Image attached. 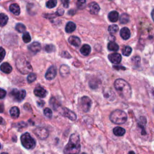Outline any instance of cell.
Segmentation results:
<instances>
[{"instance_id": "obj_18", "label": "cell", "mask_w": 154, "mask_h": 154, "mask_svg": "<svg viewBox=\"0 0 154 154\" xmlns=\"http://www.w3.org/2000/svg\"><path fill=\"white\" fill-rule=\"evenodd\" d=\"M10 11L15 15H19L20 14V7L18 4H12L9 7Z\"/></svg>"}, {"instance_id": "obj_16", "label": "cell", "mask_w": 154, "mask_h": 154, "mask_svg": "<svg viewBox=\"0 0 154 154\" xmlns=\"http://www.w3.org/2000/svg\"><path fill=\"white\" fill-rule=\"evenodd\" d=\"M120 35L123 39L128 40L131 36V32L128 28L123 27L120 31Z\"/></svg>"}, {"instance_id": "obj_11", "label": "cell", "mask_w": 154, "mask_h": 154, "mask_svg": "<svg viewBox=\"0 0 154 154\" xmlns=\"http://www.w3.org/2000/svg\"><path fill=\"white\" fill-rule=\"evenodd\" d=\"M108 58L109 60L114 64H119L121 63L122 60V56L119 53H113L109 54Z\"/></svg>"}, {"instance_id": "obj_35", "label": "cell", "mask_w": 154, "mask_h": 154, "mask_svg": "<svg viewBox=\"0 0 154 154\" xmlns=\"http://www.w3.org/2000/svg\"><path fill=\"white\" fill-rule=\"evenodd\" d=\"M44 114L46 117H47L48 118H52L53 117V112H52V110H51L50 108H46L44 111Z\"/></svg>"}, {"instance_id": "obj_6", "label": "cell", "mask_w": 154, "mask_h": 154, "mask_svg": "<svg viewBox=\"0 0 154 154\" xmlns=\"http://www.w3.org/2000/svg\"><path fill=\"white\" fill-rule=\"evenodd\" d=\"M11 96L16 102H21L24 100L25 96H26V91L24 90H18L13 89L10 93Z\"/></svg>"}, {"instance_id": "obj_3", "label": "cell", "mask_w": 154, "mask_h": 154, "mask_svg": "<svg viewBox=\"0 0 154 154\" xmlns=\"http://www.w3.org/2000/svg\"><path fill=\"white\" fill-rule=\"evenodd\" d=\"M17 69L22 74H28L33 71V67L30 63L24 57L18 58L16 61Z\"/></svg>"}, {"instance_id": "obj_20", "label": "cell", "mask_w": 154, "mask_h": 154, "mask_svg": "<svg viewBox=\"0 0 154 154\" xmlns=\"http://www.w3.org/2000/svg\"><path fill=\"white\" fill-rule=\"evenodd\" d=\"M90 52H91V47L90 45H87V44L84 45L80 49V53L83 55H85V56L89 55Z\"/></svg>"}, {"instance_id": "obj_40", "label": "cell", "mask_w": 154, "mask_h": 154, "mask_svg": "<svg viewBox=\"0 0 154 154\" xmlns=\"http://www.w3.org/2000/svg\"><path fill=\"white\" fill-rule=\"evenodd\" d=\"M132 61L134 63L136 64V65H139L140 63V57H134L132 59Z\"/></svg>"}, {"instance_id": "obj_42", "label": "cell", "mask_w": 154, "mask_h": 154, "mask_svg": "<svg viewBox=\"0 0 154 154\" xmlns=\"http://www.w3.org/2000/svg\"><path fill=\"white\" fill-rule=\"evenodd\" d=\"M62 56L63 57L67 58H71V55L69 53H68L67 52H63L62 55Z\"/></svg>"}, {"instance_id": "obj_51", "label": "cell", "mask_w": 154, "mask_h": 154, "mask_svg": "<svg viewBox=\"0 0 154 154\" xmlns=\"http://www.w3.org/2000/svg\"><path fill=\"white\" fill-rule=\"evenodd\" d=\"M0 149H1V144H0Z\"/></svg>"}, {"instance_id": "obj_41", "label": "cell", "mask_w": 154, "mask_h": 154, "mask_svg": "<svg viewBox=\"0 0 154 154\" xmlns=\"http://www.w3.org/2000/svg\"><path fill=\"white\" fill-rule=\"evenodd\" d=\"M61 1L63 4V6L65 8H67L68 7H69V4L70 0H61Z\"/></svg>"}, {"instance_id": "obj_19", "label": "cell", "mask_w": 154, "mask_h": 154, "mask_svg": "<svg viewBox=\"0 0 154 154\" xmlns=\"http://www.w3.org/2000/svg\"><path fill=\"white\" fill-rule=\"evenodd\" d=\"M76 29V25L73 22H68L65 27V31L67 33H71L74 32Z\"/></svg>"}, {"instance_id": "obj_50", "label": "cell", "mask_w": 154, "mask_h": 154, "mask_svg": "<svg viewBox=\"0 0 154 154\" xmlns=\"http://www.w3.org/2000/svg\"><path fill=\"white\" fill-rule=\"evenodd\" d=\"M81 154H87V153H82Z\"/></svg>"}, {"instance_id": "obj_29", "label": "cell", "mask_w": 154, "mask_h": 154, "mask_svg": "<svg viewBox=\"0 0 154 154\" xmlns=\"http://www.w3.org/2000/svg\"><path fill=\"white\" fill-rule=\"evenodd\" d=\"M108 30L110 34L113 35V34L116 33L119 31V27L117 25H115V24L111 25L108 27Z\"/></svg>"}, {"instance_id": "obj_10", "label": "cell", "mask_w": 154, "mask_h": 154, "mask_svg": "<svg viewBox=\"0 0 154 154\" xmlns=\"http://www.w3.org/2000/svg\"><path fill=\"white\" fill-rule=\"evenodd\" d=\"M57 75V69L56 67L54 66H51L48 69L46 74L45 78L48 80H52L55 78V77Z\"/></svg>"}, {"instance_id": "obj_25", "label": "cell", "mask_w": 154, "mask_h": 154, "mask_svg": "<svg viewBox=\"0 0 154 154\" xmlns=\"http://www.w3.org/2000/svg\"><path fill=\"white\" fill-rule=\"evenodd\" d=\"M108 49L111 51H117L119 49V46L114 42H110L107 46Z\"/></svg>"}, {"instance_id": "obj_7", "label": "cell", "mask_w": 154, "mask_h": 154, "mask_svg": "<svg viewBox=\"0 0 154 154\" xmlns=\"http://www.w3.org/2000/svg\"><path fill=\"white\" fill-rule=\"evenodd\" d=\"M92 104L91 99L87 96H83L80 100V107L84 112H87Z\"/></svg>"}, {"instance_id": "obj_49", "label": "cell", "mask_w": 154, "mask_h": 154, "mask_svg": "<svg viewBox=\"0 0 154 154\" xmlns=\"http://www.w3.org/2000/svg\"><path fill=\"white\" fill-rule=\"evenodd\" d=\"M1 154H8V153H5V152H3V153H2Z\"/></svg>"}, {"instance_id": "obj_17", "label": "cell", "mask_w": 154, "mask_h": 154, "mask_svg": "<svg viewBox=\"0 0 154 154\" xmlns=\"http://www.w3.org/2000/svg\"><path fill=\"white\" fill-rule=\"evenodd\" d=\"M0 70L5 74H10L12 71V67L8 63H4L0 66Z\"/></svg>"}, {"instance_id": "obj_34", "label": "cell", "mask_w": 154, "mask_h": 154, "mask_svg": "<svg viewBox=\"0 0 154 154\" xmlns=\"http://www.w3.org/2000/svg\"><path fill=\"white\" fill-rule=\"evenodd\" d=\"M36 78H37V76L35 74L31 73L28 75V76L27 77V81L30 84L32 83L33 82H34L36 80Z\"/></svg>"}, {"instance_id": "obj_32", "label": "cell", "mask_w": 154, "mask_h": 154, "mask_svg": "<svg viewBox=\"0 0 154 154\" xmlns=\"http://www.w3.org/2000/svg\"><path fill=\"white\" fill-rule=\"evenodd\" d=\"M22 39H23V41L25 43H26V44H28V43H29L31 40V36L30 35L29 33H28V32L24 33V35L22 36Z\"/></svg>"}, {"instance_id": "obj_37", "label": "cell", "mask_w": 154, "mask_h": 154, "mask_svg": "<svg viewBox=\"0 0 154 154\" xmlns=\"http://www.w3.org/2000/svg\"><path fill=\"white\" fill-rule=\"evenodd\" d=\"M6 55V51L2 47L0 48V62H1Z\"/></svg>"}, {"instance_id": "obj_5", "label": "cell", "mask_w": 154, "mask_h": 154, "mask_svg": "<svg viewBox=\"0 0 154 154\" xmlns=\"http://www.w3.org/2000/svg\"><path fill=\"white\" fill-rule=\"evenodd\" d=\"M21 141L22 146L27 149H31L35 148L36 145L35 140L31 137L28 132L24 134L21 137Z\"/></svg>"}, {"instance_id": "obj_39", "label": "cell", "mask_w": 154, "mask_h": 154, "mask_svg": "<svg viewBox=\"0 0 154 154\" xmlns=\"http://www.w3.org/2000/svg\"><path fill=\"white\" fill-rule=\"evenodd\" d=\"M6 91L3 89L0 88V99H4L5 98V96H6Z\"/></svg>"}, {"instance_id": "obj_28", "label": "cell", "mask_w": 154, "mask_h": 154, "mask_svg": "<svg viewBox=\"0 0 154 154\" xmlns=\"http://www.w3.org/2000/svg\"><path fill=\"white\" fill-rule=\"evenodd\" d=\"M120 22L122 24H126L130 21V16L126 13H123L120 17Z\"/></svg>"}, {"instance_id": "obj_22", "label": "cell", "mask_w": 154, "mask_h": 154, "mask_svg": "<svg viewBox=\"0 0 154 154\" xmlns=\"http://www.w3.org/2000/svg\"><path fill=\"white\" fill-rule=\"evenodd\" d=\"M10 114L12 118L13 119H17L18 118L20 114V112L19 108L17 107H13L10 110Z\"/></svg>"}, {"instance_id": "obj_45", "label": "cell", "mask_w": 154, "mask_h": 154, "mask_svg": "<svg viewBox=\"0 0 154 154\" xmlns=\"http://www.w3.org/2000/svg\"><path fill=\"white\" fill-rule=\"evenodd\" d=\"M4 111V105L3 104H0V113H3Z\"/></svg>"}, {"instance_id": "obj_8", "label": "cell", "mask_w": 154, "mask_h": 154, "mask_svg": "<svg viewBox=\"0 0 154 154\" xmlns=\"http://www.w3.org/2000/svg\"><path fill=\"white\" fill-rule=\"evenodd\" d=\"M34 133L41 140H45L47 139L49 135V132L48 130L44 128H37L34 130Z\"/></svg>"}, {"instance_id": "obj_15", "label": "cell", "mask_w": 154, "mask_h": 154, "mask_svg": "<svg viewBox=\"0 0 154 154\" xmlns=\"http://www.w3.org/2000/svg\"><path fill=\"white\" fill-rule=\"evenodd\" d=\"M68 41H69V42L72 45L75 47H79L81 43L80 39L78 37L75 36H72L69 37V39H68Z\"/></svg>"}, {"instance_id": "obj_38", "label": "cell", "mask_w": 154, "mask_h": 154, "mask_svg": "<svg viewBox=\"0 0 154 154\" xmlns=\"http://www.w3.org/2000/svg\"><path fill=\"white\" fill-rule=\"evenodd\" d=\"M85 0H77V3H76V5L78 8H82L85 4Z\"/></svg>"}, {"instance_id": "obj_27", "label": "cell", "mask_w": 154, "mask_h": 154, "mask_svg": "<svg viewBox=\"0 0 154 154\" xmlns=\"http://www.w3.org/2000/svg\"><path fill=\"white\" fill-rule=\"evenodd\" d=\"M69 70L70 69L69 67H68L67 65H63L60 67V74H61L62 76H65L69 74Z\"/></svg>"}, {"instance_id": "obj_26", "label": "cell", "mask_w": 154, "mask_h": 154, "mask_svg": "<svg viewBox=\"0 0 154 154\" xmlns=\"http://www.w3.org/2000/svg\"><path fill=\"white\" fill-rule=\"evenodd\" d=\"M8 20V16L4 13L0 14V26L4 27L7 24Z\"/></svg>"}, {"instance_id": "obj_30", "label": "cell", "mask_w": 154, "mask_h": 154, "mask_svg": "<svg viewBox=\"0 0 154 154\" xmlns=\"http://www.w3.org/2000/svg\"><path fill=\"white\" fill-rule=\"evenodd\" d=\"M132 53V48L129 46H125L123 49H122V54L125 56H130Z\"/></svg>"}, {"instance_id": "obj_44", "label": "cell", "mask_w": 154, "mask_h": 154, "mask_svg": "<svg viewBox=\"0 0 154 154\" xmlns=\"http://www.w3.org/2000/svg\"><path fill=\"white\" fill-rule=\"evenodd\" d=\"M114 68H115V69H117V70H119V69H124V70L125 69V68L124 67H122V66H114Z\"/></svg>"}, {"instance_id": "obj_12", "label": "cell", "mask_w": 154, "mask_h": 154, "mask_svg": "<svg viewBox=\"0 0 154 154\" xmlns=\"http://www.w3.org/2000/svg\"><path fill=\"white\" fill-rule=\"evenodd\" d=\"M35 95L40 98H44L47 95V91L42 87H37L34 90Z\"/></svg>"}, {"instance_id": "obj_14", "label": "cell", "mask_w": 154, "mask_h": 154, "mask_svg": "<svg viewBox=\"0 0 154 154\" xmlns=\"http://www.w3.org/2000/svg\"><path fill=\"white\" fill-rule=\"evenodd\" d=\"M41 45L39 42H33L28 46V49L32 53H37L41 50Z\"/></svg>"}, {"instance_id": "obj_46", "label": "cell", "mask_w": 154, "mask_h": 154, "mask_svg": "<svg viewBox=\"0 0 154 154\" xmlns=\"http://www.w3.org/2000/svg\"><path fill=\"white\" fill-rule=\"evenodd\" d=\"M151 15H152V18L153 19V21H154V9L152 10V13H151Z\"/></svg>"}, {"instance_id": "obj_9", "label": "cell", "mask_w": 154, "mask_h": 154, "mask_svg": "<svg viewBox=\"0 0 154 154\" xmlns=\"http://www.w3.org/2000/svg\"><path fill=\"white\" fill-rule=\"evenodd\" d=\"M62 114L64 117H67L68 119H69L72 121H76V115L75 114V113L73 112L72 111L70 110L69 109H68L67 108H63L62 109Z\"/></svg>"}, {"instance_id": "obj_43", "label": "cell", "mask_w": 154, "mask_h": 154, "mask_svg": "<svg viewBox=\"0 0 154 154\" xmlns=\"http://www.w3.org/2000/svg\"><path fill=\"white\" fill-rule=\"evenodd\" d=\"M37 105L40 107H43L45 105V102L44 101H42V100L37 101Z\"/></svg>"}, {"instance_id": "obj_33", "label": "cell", "mask_w": 154, "mask_h": 154, "mask_svg": "<svg viewBox=\"0 0 154 154\" xmlns=\"http://www.w3.org/2000/svg\"><path fill=\"white\" fill-rule=\"evenodd\" d=\"M57 4V0H49L48 1H47L46 5L48 8H53L56 6Z\"/></svg>"}, {"instance_id": "obj_13", "label": "cell", "mask_w": 154, "mask_h": 154, "mask_svg": "<svg viewBox=\"0 0 154 154\" xmlns=\"http://www.w3.org/2000/svg\"><path fill=\"white\" fill-rule=\"evenodd\" d=\"M89 8L90 13L92 15H97L100 10L99 6L95 2H92L89 4Z\"/></svg>"}, {"instance_id": "obj_21", "label": "cell", "mask_w": 154, "mask_h": 154, "mask_svg": "<svg viewBox=\"0 0 154 154\" xmlns=\"http://www.w3.org/2000/svg\"><path fill=\"white\" fill-rule=\"evenodd\" d=\"M108 18L109 20L112 22H115L117 21L118 18H119V13L116 11H112L109 13Z\"/></svg>"}, {"instance_id": "obj_36", "label": "cell", "mask_w": 154, "mask_h": 154, "mask_svg": "<svg viewBox=\"0 0 154 154\" xmlns=\"http://www.w3.org/2000/svg\"><path fill=\"white\" fill-rule=\"evenodd\" d=\"M55 46L53 45H52V44L47 45L45 46V51L48 53H51L54 52V51H55Z\"/></svg>"}, {"instance_id": "obj_1", "label": "cell", "mask_w": 154, "mask_h": 154, "mask_svg": "<svg viewBox=\"0 0 154 154\" xmlns=\"http://www.w3.org/2000/svg\"><path fill=\"white\" fill-rule=\"evenodd\" d=\"M114 88L122 98L128 100L131 98L132 90L130 85L125 80L119 78L114 81Z\"/></svg>"}, {"instance_id": "obj_52", "label": "cell", "mask_w": 154, "mask_h": 154, "mask_svg": "<svg viewBox=\"0 0 154 154\" xmlns=\"http://www.w3.org/2000/svg\"><path fill=\"white\" fill-rule=\"evenodd\" d=\"M153 95H154V92H153Z\"/></svg>"}, {"instance_id": "obj_47", "label": "cell", "mask_w": 154, "mask_h": 154, "mask_svg": "<svg viewBox=\"0 0 154 154\" xmlns=\"http://www.w3.org/2000/svg\"><path fill=\"white\" fill-rule=\"evenodd\" d=\"M3 121V118L1 117H0V124H1L2 122Z\"/></svg>"}, {"instance_id": "obj_24", "label": "cell", "mask_w": 154, "mask_h": 154, "mask_svg": "<svg viewBox=\"0 0 154 154\" xmlns=\"http://www.w3.org/2000/svg\"><path fill=\"white\" fill-rule=\"evenodd\" d=\"M65 13L64 10L63 9H59L57 12H55V13L53 14H47V15H44V17L49 19H53L55 18L57 16H62Z\"/></svg>"}, {"instance_id": "obj_4", "label": "cell", "mask_w": 154, "mask_h": 154, "mask_svg": "<svg viewBox=\"0 0 154 154\" xmlns=\"http://www.w3.org/2000/svg\"><path fill=\"white\" fill-rule=\"evenodd\" d=\"M127 119L126 114L120 110H114L110 116V121L115 124H123L126 122Z\"/></svg>"}, {"instance_id": "obj_23", "label": "cell", "mask_w": 154, "mask_h": 154, "mask_svg": "<svg viewBox=\"0 0 154 154\" xmlns=\"http://www.w3.org/2000/svg\"><path fill=\"white\" fill-rule=\"evenodd\" d=\"M125 130L123 129V128L117 126L115 127L113 129V133L115 135L119 136V137H121L123 136L125 134Z\"/></svg>"}, {"instance_id": "obj_2", "label": "cell", "mask_w": 154, "mask_h": 154, "mask_svg": "<svg viewBox=\"0 0 154 154\" xmlns=\"http://www.w3.org/2000/svg\"><path fill=\"white\" fill-rule=\"evenodd\" d=\"M81 150L80 139L78 134H72L64 149L65 154H78Z\"/></svg>"}, {"instance_id": "obj_31", "label": "cell", "mask_w": 154, "mask_h": 154, "mask_svg": "<svg viewBox=\"0 0 154 154\" xmlns=\"http://www.w3.org/2000/svg\"><path fill=\"white\" fill-rule=\"evenodd\" d=\"M16 30L19 33H24L26 30V27L22 24L19 23L16 25Z\"/></svg>"}, {"instance_id": "obj_48", "label": "cell", "mask_w": 154, "mask_h": 154, "mask_svg": "<svg viewBox=\"0 0 154 154\" xmlns=\"http://www.w3.org/2000/svg\"><path fill=\"white\" fill-rule=\"evenodd\" d=\"M128 154H135V153L133 151H130L129 153H128Z\"/></svg>"}]
</instances>
